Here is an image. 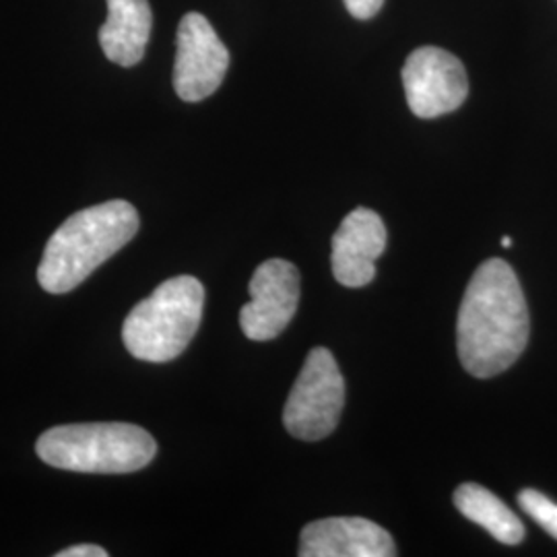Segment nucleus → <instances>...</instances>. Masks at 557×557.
Here are the masks:
<instances>
[{
	"instance_id": "9",
	"label": "nucleus",
	"mask_w": 557,
	"mask_h": 557,
	"mask_svg": "<svg viewBox=\"0 0 557 557\" xmlns=\"http://www.w3.org/2000/svg\"><path fill=\"white\" fill-rule=\"evenodd\" d=\"M386 248V227L379 213L359 207L333 236V275L345 287H363L376 277V260Z\"/></svg>"
},
{
	"instance_id": "14",
	"label": "nucleus",
	"mask_w": 557,
	"mask_h": 557,
	"mask_svg": "<svg viewBox=\"0 0 557 557\" xmlns=\"http://www.w3.org/2000/svg\"><path fill=\"white\" fill-rule=\"evenodd\" d=\"M343 2H345V9L349 11V15L359 21L376 17L380 9L384 7V0H343Z\"/></svg>"
},
{
	"instance_id": "2",
	"label": "nucleus",
	"mask_w": 557,
	"mask_h": 557,
	"mask_svg": "<svg viewBox=\"0 0 557 557\" xmlns=\"http://www.w3.org/2000/svg\"><path fill=\"white\" fill-rule=\"evenodd\" d=\"M139 232V213L126 200H108L71 215L48 239L38 281L48 294L79 287Z\"/></svg>"
},
{
	"instance_id": "7",
	"label": "nucleus",
	"mask_w": 557,
	"mask_h": 557,
	"mask_svg": "<svg viewBox=\"0 0 557 557\" xmlns=\"http://www.w3.org/2000/svg\"><path fill=\"white\" fill-rule=\"evenodd\" d=\"M230 69V50L200 13H186L176 36L174 89L188 103L207 100L221 87Z\"/></svg>"
},
{
	"instance_id": "11",
	"label": "nucleus",
	"mask_w": 557,
	"mask_h": 557,
	"mask_svg": "<svg viewBox=\"0 0 557 557\" xmlns=\"http://www.w3.org/2000/svg\"><path fill=\"white\" fill-rule=\"evenodd\" d=\"M108 20L101 25L100 44L106 59L124 69L139 64L151 38L153 13L149 0H106Z\"/></svg>"
},
{
	"instance_id": "6",
	"label": "nucleus",
	"mask_w": 557,
	"mask_h": 557,
	"mask_svg": "<svg viewBox=\"0 0 557 557\" xmlns=\"http://www.w3.org/2000/svg\"><path fill=\"white\" fill-rule=\"evenodd\" d=\"M407 103L418 119H438L458 110L469 96L465 64L438 46H421L403 66Z\"/></svg>"
},
{
	"instance_id": "13",
	"label": "nucleus",
	"mask_w": 557,
	"mask_h": 557,
	"mask_svg": "<svg viewBox=\"0 0 557 557\" xmlns=\"http://www.w3.org/2000/svg\"><path fill=\"white\" fill-rule=\"evenodd\" d=\"M520 508L543 527L552 537L557 539V504L543 496L537 490H522L518 494Z\"/></svg>"
},
{
	"instance_id": "8",
	"label": "nucleus",
	"mask_w": 557,
	"mask_h": 557,
	"mask_svg": "<svg viewBox=\"0 0 557 557\" xmlns=\"http://www.w3.org/2000/svg\"><path fill=\"white\" fill-rule=\"evenodd\" d=\"M250 301L239 310V326L252 341L278 337L296 317L299 273L289 260L262 262L250 278Z\"/></svg>"
},
{
	"instance_id": "3",
	"label": "nucleus",
	"mask_w": 557,
	"mask_h": 557,
	"mask_svg": "<svg viewBox=\"0 0 557 557\" xmlns=\"http://www.w3.org/2000/svg\"><path fill=\"white\" fill-rule=\"evenodd\" d=\"M36 453L54 469L122 475L147 467L156 458L158 444L135 423H71L44 432Z\"/></svg>"
},
{
	"instance_id": "10",
	"label": "nucleus",
	"mask_w": 557,
	"mask_h": 557,
	"mask_svg": "<svg viewBox=\"0 0 557 557\" xmlns=\"http://www.w3.org/2000/svg\"><path fill=\"white\" fill-rule=\"evenodd\" d=\"M301 557H393L395 541L380 524L358 517L310 522L299 539Z\"/></svg>"
},
{
	"instance_id": "12",
	"label": "nucleus",
	"mask_w": 557,
	"mask_h": 557,
	"mask_svg": "<svg viewBox=\"0 0 557 557\" xmlns=\"http://www.w3.org/2000/svg\"><path fill=\"white\" fill-rule=\"evenodd\" d=\"M455 506L458 512L504 545H518L524 539V527L520 518L490 490L478 483H462L455 492Z\"/></svg>"
},
{
	"instance_id": "5",
	"label": "nucleus",
	"mask_w": 557,
	"mask_h": 557,
	"mask_svg": "<svg viewBox=\"0 0 557 557\" xmlns=\"http://www.w3.org/2000/svg\"><path fill=\"white\" fill-rule=\"evenodd\" d=\"M345 405V380L337 359L324 347L308 354L283 409V423L294 438H326L337 428Z\"/></svg>"
},
{
	"instance_id": "4",
	"label": "nucleus",
	"mask_w": 557,
	"mask_h": 557,
	"mask_svg": "<svg viewBox=\"0 0 557 557\" xmlns=\"http://www.w3.org/2000/svg\"><path fill=\"white\" fill-rule=\"evenodd\" d=\"M202 304L199 278L180 275L163 281L124 320V347L140 361L165 363L178 358L199 331Z\"/></svg>"
},
{
	"instance_id": "15",
	"label": "nucleus",
	"mask_w": 557,
	"mask_h": 557,
	"mask_svg": "<svg viewBox=\"0 0 557 557\" xmlns=\"http://www.w3.org/2000/svg\"><path fill=\"white\" fill-rule=\"evenodd\" d=\"M57 557H108V552L100 545H73L57 554Z\"/></svg>"
},
{
	"instance_id": "1",
	"label": "nucleus",
	"mask_w": 557,
	"mask_h": 557,
	"mask_svg": "<svg viewBox=\"0 0 557 557\" xmlns=\"http://www.w3.org/2000/svg\"><path fill=\"white\" fill-rule=\"evenodd\" d=\"M531 333V319L515 269L485 260L462 296L458 312V358L475 379H492L517 361Z\"/></svg>"
},
{
	"instance_id": "16",
	"label": "nucleus",
	"mask_w": 557,
	"mask_h": 557,
	"mask_svg": "<svg viewBox=\"0 0 557 557\" xmlns=\"http://www.w3.org/2000/svg\"><path fill=\"white\" fill-rule=\"evenodd\" d=\"M502 246H504V248H510V246H512V238L504 236V238H502Z\"/></svg>"
}]
</instances>
